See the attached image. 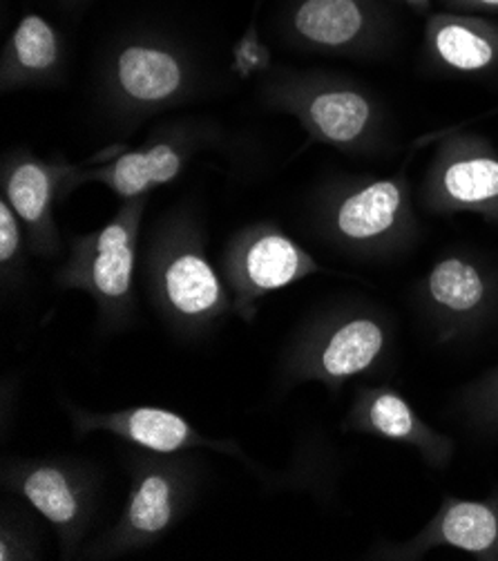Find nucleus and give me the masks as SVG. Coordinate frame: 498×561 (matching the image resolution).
<instances>
[{"mask_svg": "<svg viewBox=\"0 0 498 561\" xmlns=\"http://www.w3.org/2000/svg\"><path fill=\"white\" fill-rule=\"evenodd\" d=\"M268 107L291 115L313 144L347 154L375 152L386 135L378 99L351 79L326 72H285L264 85Z\"/></svg>", "mask_w": 498, "mask_h": 561, "instance_id": "4", "label": "nucleus"}, {"mask_svg": "<svg viewBox=\"0 0 498 561\" xmlns=\"http://www.w3.org/2000/svg\"><path fill=\"white\" fill-rule=\"evenodd\" d=\"M210 135L208 126L179 122L150 133L139 148L105 150L85 165L74 163L63 197L83 184H101L124 202L148 197L154 188L173 184L195 152L210 144Z\"/></svg>", "mask_w": 498, "mask_h": 561, "instance_id": "8", "label": "nucleus"}, {"mask_svg": "<svg viewBox=\"0 0 498 561\" xmlns=\"http://www.w3.org/2000/svg\"><path fill=\"white\" fill-rule=\"evenodd\" d=\"M72 430L79 438L90 434L117 436L132 447L159 455H179L195 450H210L229 455L242 463L257 468L235 440L210 438L197 430L184 414L154 405H137L113 412H94L74 403L66 405Z\"/></svg>", "mask_w": 498, "mask_h": 561, "instance_id": "13", "label": "nucleus"}, {"mask_svg": "<svg viewBox=\"0 0 498 561\" xmlns=\"http://www.w3.org/2000/svg\"><path fill=\"white\" fill-rule=\"evenodd\" d=\"M285 27L296 45L334 56L373 51L386 30L373 0H293Z\"/></svg>", "mask_w": 498, "mask_h": 561, "instance_id": "16", "label": "nucleus"}, {"mask_svg": "<svg viewBox=\"0 0 498 561\" xmlns=\"http://www.w3.org/2000/svg\"><path fill=\"white\" fill-rule=\"evenodd\" d=\"M74 171L70 161H49L30 150H12L0 165V191L3 199L21 217L30 253L51 257L61 251V233L54 217L57 199Z\"/></svg>", "mask_w": 498, "mask_h": 561, "instance_id": "14", "label": "nucleus"}, {"mask_svg": "<svg viewBox=\"0 0 498 561\" xmlns=\"http://www.w3.org/2000/svg\"><path fill=\"white\" fill-rule=\"evenodd\" d=\"M0 479L5 492L54 528L61 554L72 559L99 508V474L72 459H14Z\"/></svg>", "mask_w": 498, "mask_h": 561, "instance_id": "9", "label": "nucleus"}, {"mask_svg": "<svg viewBox=\"0 0 498 561\" xmlns=\"http://www.w3.org/2000/svg\"><path fill=\"white\" fill-rule=\"evenodd\" d=\"M126 468V508L117 524L85 550L90 559H115L154 546L186 517L201 485V463L188 453L159 455L135 447Z\"/></svg>", "mask_w": 498, "mask_h": 561, "instance_id": "6", "label": "nucleus"}, {"mask_svg": "<svg viewBox=\"0 0 498 561\" xmlns=\"http://www.w3.org/2000/svg\"><path fill=\"white\" fill-rule=\"evenodd\" d=\"M66 5H77V3H85V0H63Z\"/></svg>", "mask_w": 498, "mask_h": 561, "instance_id": "26", "label": "nucleus"}, {"mask_svg": "<svg viewBox=\"0 0 498 561\" xmlns=\"http://www.w3.org/2000/svg\"><path fill=\"white\" fill-rule=\"evenodd\" d=\"M456 12H498V0H442Z\"/></svg>", "mask_w": 498, "mask_h": 561, "instance_id": "24", "label": "nucleus"}, {"mask_svg": "<svg viewBox=\"0 0 498 561\" xmlns=\"http://www.w3.org/2000/svg\"><path fill=\"white\" fill-rule=\"evenodd\" d=\"M420 199L433 215L474 213L498 221V150L480 135H445L422 178Z\"/></svg>", "mask_w": 498, "mask_h": 561, "instance_id": "11", "label": "nucleus"}, {"mask_svg": "<svg viewBox=\"0 0 498 561\" xmlns=\"http://www.w3.org/2000/svg\"><path fill=\"white\" fill-rule=\"evenodd\" d=\"M394 347V322L375 305L349 302L306 322L282 356L287 387L320 382L331 394L375 371Z\"/></svg>", "mask_w": 498, "mask_h": 561, "instance_id": "2", "label": "nucleus"}, {"mask_svg": "<svg viewBox=\"0 0 498 561\" xmlns=\"http://www.w3.org/2000/svg\"><path fill=\"white\" fill-rule=\"evenodd\" d=\"M436 548H452L478 561H498V490L485 499L448 494L420 533L407 541L380 543L371 557L416 561Z\"/></svg>", "mask_w": 498, "mask_h": 561, "instance_id": "15", "label": "nucleus"}, {"mask_svg": "<svg viewBox=\"0 0 498 561\" xmlns=\"http://www.w3.org/2000/svg\"><path fill=\"white\" fill-rule=\"evenodd\" d=\"M315 227L322 240L354 257L407 251L418 238V219L405 168L390 178H354L328 186L315 208Z\"/></svg>", "mask_w": 498, "mask_h": 561, "instance_id": "3", "label": "nucleus"}, {"mask_svg": "<svg viewBox=\"0 0 498 561\" xmlns=\"http://www.w3.org/2000/svg\"><path fill=\"white\" fill-rule=\"evenodd\" d=\"M268 66H270V51L259 41L257 27L253 23L233 49V72L240 75L242 79H248L257 72H266Z\"/></svg>", "mask_w": 498, "mask_h": 561, "instance_id": "23", "label": "nucleus"}, {"mask_svg": "<svg viewBox=\"0 0 498 561\" xmlns=\"http://www.w3.org/2000/svg\"><path fill=\"white\" fill-rule=\"evenodd\" d=\"M66 66L61 34L38 14H25L10 34L0 56L3 92L57 83Z\"/></svg>", "mask_w": 498, "mask_h": 561, "instance_id": "19", "label": "nucleus"}, {"mask_svg": "<svg viewBox=\"0 0 498 561\" xmlns=\"http://www.w3.org/2000/svg\"><path fill=\"white\" fill-rule=\"evenodd\" d=\"M461 410L472 427L498 436V365L463 389Z\"/></svg>", "mask_w": 498, "mask_h": 561, "instance_id": "21", "label": "nucleus"}, {"mask_svg": "<svg viewBox=\"0 0 498 561\" xmlns=\"http://www.w3.org/2000/svg\"><path fill=\"white\" fill-rule=\"evenodd\" d=\"M148 197L128 199L101 229L79 236L57 273V285L81 291L96 307V324L115 333L135 320L139 236Z\"/></svg>", "mask_w": 498, "mask_h": 561, "instance_id": "5", "label": "nucleus"}, {"mask_svg": "<svg viewBox=\"0 0 498 561\" xmlns=\"http://www.w3.org/2000/svg\"><path fill=\"white\" fill-rule=\"evenodd\" d=\"M322 271V264L300 242L268 221L238 231L221 253V275L235 313L244 320L255 318L262 298Z\"/></svg>", "mask_w": 498, "mask_h": 561, "instance_id": "10", "label": "nucleus"}, {"mask_svg": "<svg viewBox=\"0 0 498 561\" xmlns=\"http://www.w3.org/2000/svg\"><path fill=\"white\" fill-rule=\"evenodd\" d=\"M425 49L442 72L487 75L498 70V25L465 12H440L427 21Z\"/></svg>", "mask_w": 498, "mask_h": 561, "instance_id": "18", "label": "nucleus"}, {"mask_svg": "<svg viewBox=\"0 0 498 561\" xmlns=\"http://www.w3.org/2000/svg\"><path fill=\"white\" fill-rule=\"evenodd\" d=\"M101 81L105 107L121 124H139L186 103L199 85V70L177 43L135 36L107 54Z\"/></svg>", "mask_w": 498, "mask_h": 561, "instance_id": "7", "label": "nucleus"}, {"mask_svg": "<svg viewBox=\"0 0 498 561\" xmlns=\"http://www.w3.org/2000/svg\"><path fill=\"white\" fill-rule=\"evenodd\" d=\"M425 318L440 341H454L485 327L498 311V275L465 253L438 257L418 287Z\"/></svg>", "mask_w": 498, "mask_h": 561, "instance_id": "12", "label": "nucleus"}, {"mask_svg": "<svg viewBox=\"0 0 498 561\" xmlns=\"http://www.w3.org/2000/svg\"><path fill=\"white\" fill-rule=\"evenodd\" d=\"M343 427L356 434L407 445L433 470H445L456 453L454 440L431 427L412 408L407 397L390 385L360 387Z\"/></svg>", "mask_w": 498, "mask_h": 561, "instance_id": "17", "label": "nucleus"}, {"mask_svg": "<svg viewBox=\"0 0 498 561\" xmlns=\"http://www.w3.org/2000/svg\"><path fill=\"white\" fill-rule=\"evenodd\" d=\"M0 559L30 561L38 559V535L27 515L12 503H5L0 515Z\"/></svg>", "mask_w": 498, "mask_h": 561, "instance_id": "22", "label": "nucleus"}, {"mask_svg": "<svg viewBox=\"0 0 498 561\" xmlns=\"http://www.w3.org/2000/svg\"><path fill=\"white\" fill-rule=\"evenodd\" d=\"M148 300L179 339H204L235 313L224 275L210 262L197 221L165 217L152 231L143 260Z\"/></svg>", "mask_w": 498, "mask_h": 561, "instance_id": "1", "label": "nucleus"}, {"mask_svg": "<svg viewBox=\"0 0 498 561\" xmlns=\"http://www.w3.org/2000/svg\"><path fill=\"white\" fill-rule=\"evenodd\" d=\"M403 3H407L409 8H414V10L422 12V10H427V8H429L431 0H403Z\"/></svg>", "mask_w": 498, "mask_h": 561, "instance_id": "25", "label": "nucleus"}, {"mask_svg": "<svg viewBox=\"0 0 498 561\" xmlns=\"http://www.w3.org/2000/svg\"><path fill=\"white\" fill-rule=\"evenodd\" d=\"M27 236L21 217L3 199L0 202V273H3V287L16 289L25 275L27 264Z\"/></svg>", "mask_w": 498, "mask_h": 561, "instance_id": "20", "label": "nucleus"}]
</instances>
